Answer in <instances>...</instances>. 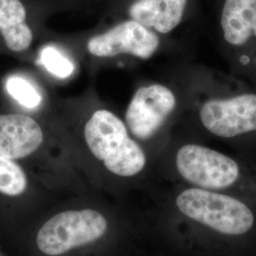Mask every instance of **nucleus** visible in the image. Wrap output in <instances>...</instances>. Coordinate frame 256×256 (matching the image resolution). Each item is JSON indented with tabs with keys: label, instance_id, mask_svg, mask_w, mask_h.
Wrapping results in <instances>:
<instances>
[{
	"label": "nucleus",
	"instance_id": "f257e3e1",
	"mask_svg": "<svg viewBox=\"0 0 256 256\" xmlns=\"http://www.w3.org/2000/svg\"><path fill=\"white\" fill-rule=\"evenodd\" d=\"M174 204L198 256H256V202L190 186Z\"/></svg>",
	"mask_w": 256,
	"mask_h": 256
},
{
	"label": "nucleus",
	"instance_id": "f03ea898",
	"mask_svg": "<svg viewBox=\"0 0 256 256\" xmlns=\"http://www.w3.org/2000/svg\"><path fill=\"white\" fill-rule=\"evenodd\" d=\"M84 136L92 155L110 173L130 178L144 169V151L131 138L126 122L112 111H94L84 124Z\"/></svg>",
	"mask_w": 256,
	"mask_h": 256
},
{
	"label": "nucleus",
	"instance_id": "7ed1b4c3",
	"mask_svg": "<svg viewBox=\"0 0 256 256\" xmlns=\"http://www.w3.org/2000/svg\"><path fill=\"white\" fill-rule=\"evenodd\" d=\"M174 164L180 178L191 187L240 196L238 188L242 168L234 158L210 147L188 144L178 150Z\"/></svg>",
	"mask_w": 256,
	"mask_h": 256
},
{
	"label": "nucleus",
	"instance_id": "20e7f679",
	"mask_svg": "<svg viewBox=\"0 0 256 256\" xmlns=\"http://www.w3.org/2000/svg\"><path fill=\"white\" fill-rule=\"evenodd\" d=\"M106 229V220L96 210L63 212L39 230L37 247L46 256H60L98 240Z\"/></svg>",
	"mask_w": 256,
	"mask_h": 256
},
{
	"label": "nucleus",
	"instance_id": "39448f33",
	"mask_svg": "<svg viewBox=\"0 0 256 256\" xmlns=\"http://www.w3.org/2000/svg\"><path fill=\"white\" fill-rule=\"evenodd\" d=\"M176 100L167 86L154 84L135 92L124 115L129 133L140 140L155 136L174 111Z\"/></svg>",
	"mask_w": 256,
	"mask_h": 256
},
{
	"label": "nucleus",
	"instance_id": "423d86ee",
	"mask_svg": "<svg viewBox=\"0 0 256 256\" xmlns=\"http://www.w3.org/2000/svg\"><path fill=\"white\" fill-rule=\"evenodd\" d=\"M160 46V38L153 30L131 19H124L106 30L90 37L88 50L100 58L129 54L149 59Z\"/></svg>",
	"mask_w": 256,
	"mask_h": 256
},
{
	"label": "nucleus",
	"instance_id": "0eeeda50",
	"mask_svg": "<svg viewBox=\"0 0 256 256\" xmlns=\"http://www.w3.org/2000/svg\"><path fill=\"white\" fill-rule=\"evenodd\" d=\"M200 120L210 134L223 138L256 131V94L208 101L200 110Z\"/></svg>",
	"mask_w": 256,
	"mask_h": 256
},
{
	"label": "nucleus",
	"instance_id": "6e6552de",
	"mask_svg": "<svg viewBox=\"0 0 256 256\" xmlns=\"http://www.w3.org/2000/svg\"><path fill=\"white\" fill-rule=\"evenodd\" d=\"M43 142V129L34 118L18 113L0 114V155L20 160L34 154Z\"/></svg>",
	"mask_w": 256,
	"mask_h": 256
},
{
	"label": "nucleus",
	"instance_id": "1a4fd4ad",
	"mask_svg": "<svg viewBox=\"0 0 256 256\" xmlns=\"http://www.w3.org/2000/svg\"><path fill=\"white\" fill-rule=\"evenodd\" d=\"M188 0H124L122 12L154 32L166 34L182 21Z\"/></svg>",
	"mask_w": 256,
	"mask_h": 256
},
{
	"label": "nucleus",
	"instance_id": "9d476101",
	"mask_svg": "<svg viewBox=\"0 0 256 256\" xmlns=\"http://www.w3.org/2000/svg\"><path fill=\"white\" fill-rule=\"evenodd\" d=\"M28 9L22 0H0V34L10 50H27L34 40L28 23Z\"/></svg>",
	"mask_w": 256,
	"mask_h": 256
},
{
	"label": "nucleus",
	"instance_id": "9b49d317",
	"mask_svg": "<svg viewBox=\"0 0 256 256\" xmlns=\"http://www.w3.org/2000/svg\"><path fill=\"white\" fill-rule=\"evenodd\" d=\"M225 40L232 46L244 45L256 36V0H226L221 14Z\"/></svg>",
	"mask_w": 256,
	"mask_h": 256
},
{
	"label": "nucleus",
	"instance_id": "f8f14e48",
	"mask_svg": "<svg viewBox=\"0 0 256 256\" xmlns=\"http://www.w3.org/2000/svg\"><path fill=\"white\" fill-rule=\"evenodd\" d=\"M27 176L12 160L0 155V192L16 196L27 189Z\"/></svg>",
	"mask_w": 256,
	"mask_h": 256
},
{
	"label": "nucleus",
	"instance_id": "ddd939ff",
	"mask_svg": "<svg viewBox=\"0 0 256 256\" xmlns=\"http://www.w3.org/2000/svg\"><path fill=\"white\" fill-rule=\"evenodd\" d=\"M6 90L16 101L28 110H36L43 101L36 86L22 76H10L6 82Z\"/></svg>",
	"mask_w": 256,
	"mask_h": 256
},
{
	"label": "nucleus",
	"instance_id": "4468645a",
	"mask_svg": "<svg viewBox=\"0 0 256 256\" xmlns=\"http://www.w3.org/2000/svg\"><path fill=\"white\" fill-rule=\"evenodd\" d=\"M39 59L46 70L59 79H66L74 72V63L54 46H44Z\"/></svg>",
	"mask_w": 256,
	"mask_h": 256
}]
</instances>
